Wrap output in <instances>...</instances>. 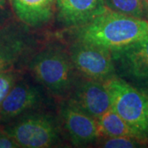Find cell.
<instances>
[{"mask_svg":"<svg viewBox=\"0 0 148 148\" xmlns=\"http://www.w3.org/2000/svg\"><path fill=\"white\" fill-rule=\"evenodd\" d=\"M148 36V20L127 16L107 8L78 27V40L114 51L127 47Z\"/></svg>","mask_w":148,"mask_h":148,"instance_id":"obj_1","label":"cell"},{"mask_svg":"<svg viewBox=\"0 0 148 148\" xmlns=\"http://www.w3.org/2000/svg\"><path fill=\"white\" fill-rule=\"evenodd\" d=\"M104 82L110 95L111 108L148 144V94L116 75Z\"/></svg>","mask_w":148,"mask_h":148,"instance_id":"obj_2","label":"cell"},{"mask_svg":"<svg viewBox=\"0 0 148 148\" xmlns=\"http://www.w3.org/2000/svg\"><path fill=\"white\" fill-rule=\"evenodd\" d=\"M73 65L62 49L49 47L36 54L30 69L36 79L56 95H64L73 86Z\"/></svg>","mask_w":148,"mask_h":148,"instance_id":"obj_3","label":"cell"},{"mask_svg":"<svg viewBox=\"0 0 148 148\" xmlns=\"http://www.w3.org/2000/svg\"><path fill=\"white\" fill-rule=\"evenodd\" d=\"M111 54L116 76L148 94V36Z\"/></svg>","mask_w":148,"mask_h":148,"instance_id":"obj_4","label":"cell"},{"mask_svg":"<svg viewBox=\"0 0 148 148\" xmlns=\"http://www.w3.org/2000/svg\"><path fill=\"white\" fill-rule=\"evenodd\" d=\"M69 57L86 78L105 82L116 75L111 51L106 48L77 40L70 47Z\"/></svg>","mask_w":148,"mask_h":148,"instance_id":"obj_5","label":"cell"},{"mask_svg":"<svg viewBox=\"0 0 148 148\" xmlns=\"http://www.w3.org/2000/svg\"><path fill=\"white\" fill-rule=\"evenodd\" d=\"M20 147H49L58 138V130L51 117L34 114L21 119L6 130Z\"/></svg>","mask_w":148,"mask_h":148,"instance_id":"obj_6","label":"cell"},{"mask_svg":"<svg viewBox=\"0 0 148 148\" xmlns=\"http://www.w3.org/2000/svg\"><path fill=\"white\" fill-rule=\"evenodd\" d=\"M69 102L96 120L111 109L110 95L105 82L89 78L73 86Z\"/></svg>","mask_w":148,"mask_h":148,"instance_id":"obj_7","label":"cell"},{"mask_svg":"<svg viewBox=\"0 0 148 148\" xmlns=\"http://www.w3.org/2000/svg\"><path fill=\"white\" fill-rule=\"evenodd\" d=\"M61 115L64 127L75 146L89 144L101 136L97 120L69 101L62 107Z\"/></svg>","mask_w":148,"mask_h":148,"instance_id":"obj_8","label":"cell"},{"mask_svg":"<svg viewBox=\"0 0 148 148\" xmlns=\"http://www.w3.org/2000/svg\"><path fill=\"white\" fill-rule=\"evenodd\" d=\"M59 21L68 27H81L108 8L104 0H56Z\"/></svg>","mask_w":148,"mask_h":148,"instance_id":"obj_9","label":"cell"},{"mask_svg":"<svg viewBox=\"0 0 148 148\" xmlns=\"http://www.w3.org/2000/svg\"><path fill=\"white\" fill-rule=\"evenodd\" d=\"M40 100V92L35 86L26 82L15 83L0 105V117L2 119H9L19 116Z\"/></svg>","mask_w":148,"mask_h":148,"instance_id":"obj_10","label":"cell"},{"mask_svg":"<svg viewBox=\"0 0 148 148\" xmlns=\"http://www.w3.org/2000/svg\"><path fill=\"white\" fill-rule=\"evenodd\" d=\"M56 0H10L17 18L29 27H39L52 18Z\"/></svg>","mask_w":148,"mask_h":148,"instance_id":"obj_11","label":"cell"},{"mask_svg":"<svg viewBox=\"0 0 148 148\" xmlns=\"http://www.w3.org/2000/svg\"><path fill=\"white\" fill-rule=\"evenodd\" d=\"M27 41L20 30L9 26L5 38L0 45V73L12 69L26 52Z\"/></svg>","mask_w":148,"mask_h":148,"instance_id":"obj_12","label":"cell"},{"mask_svg":"<svg viewBox=\"0 0 148 148\" xmlns=\"http://www.w3.org/2000/svg\"><path fill=\"white\" fill-rule=\"evenodd\" d=\"M97 123L101 135L105 137H130L141 141L138 134L112 108L102 114L97 119Z\"/></svg>","mask_w":148,"mask_h":148,"instance_id":"obj_13","label":"cell"},{"mask_svg":"<svg viewBox=\"0 0 148 148\" xmlns=\"http://www.w3.org/2000/svg\"><path fill=\"white\" fill-rule=\"evenodd\" d=\"M106 6L110 10L127 16L144 18L146 13L143 0H104Z\"/></svg>","mask_w":148,"mask_h":148,"instance_id":"obj_14","label":"cell"},{"mask_svg":"<svg viewBox=\"0 0 148 148\" xmlns=\"http://www.w3.org/2000/svg\"><path fill=\"white\" fill-rule=\"evenodd\" d=\"M144 145L141 141L130 137H106L101 147L107 148H133Z\"/></svg>","mask_w":148,"mask_h":148,"instance_id":"obj_15","label":"cell"},{"mask_svg":"<svg viewBox=\"0 0 148 148\" xmlns=\"http://www.w3.org/2000/svg\"><path fill=\"white\" fill-rule=\"evenodd\" d=\"M16 73L12 69L0 73V105L16 83Z\"/></svg>","mask_w":148,"mask_h":148,"instance_id":"obj_16","label":"cell"},{"mask_svg":"<svg viewBox=\"0 0 148 148\" xmlns=\"http://www.w3.org/2000/svg\"><path fill=\"white\" fill-rule=\"evenodd\" d=\"M20 147L16 142L8 133L0 132V148Z\"/></svg>","mask_w":148,"mask_h":148,"instance_id":"obj_17","label":"cell"},{"mask_svg":"<svg viewBox=\"0 0 148 148\" xmlns=\"http://www.w3.org/2000/svg\"><path fill=\"white\" fill-rule=\"evenodd\" d=\"M10 12L8 8V1L0 0V28L5 27L7 21L9 19Z\"/></svg>","mask_w":148,"mask_h":148,"instance_id":"obj_18","label":"cell"},{"mask_svg":"<svg viewBox=\"0 0 148 148\" xmlns=\"http://www.w3.org/2000/svg\"><path fill=\"white\" fill-rule=\"evenodd\" d=\"M9 26L10 25H6L5 27L0 28V45L3 42V39L5 38L6 34H7V32L8 31V28H9Z\"/></svg>","mask_w":148,"mask_h":148,"instance_id":"obj_19","label":"cell"},{"mask_svg":"<svg viewBox=\"0 0 148 148\" xmlns=\"http://www.w3.org/2000/svg\"><path fill=\"white\" fill-rule=\"evenodd\" d=\"M145 13H146V18L148 20V0H143Z\"/></svg>","mask_w":148,"mask_h":148,"instance_id":"obj_20","label":"cell"}]
</instances>
